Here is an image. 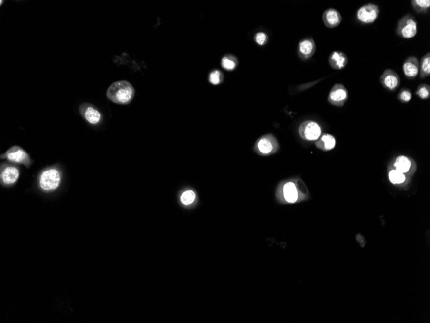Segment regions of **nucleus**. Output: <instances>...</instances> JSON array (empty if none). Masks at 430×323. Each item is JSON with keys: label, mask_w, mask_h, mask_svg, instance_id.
I'll return each instance as SVG.
<instances>
[{"label": "nucleus", "mask_w": 430, "mask_h": 323, "mask_svg": "<svg viewBox=\"0 0 430 323\" xmlns=\"http://www.w3.org/2000/svg\"><path fill=\"white\" fill-rule=\"evenodd\" d=\"M135 89L127 81H119L112 83L107 91L109 100L119 105H128L133 100Z\"/></svg>", "instance_id": "nucleus-1"}, {"label": "nucleus", "mask_w": 430, "mask_h": 323, "mask_svg": "<svg viewBox=\"0 0 430 323\" xmlns=\"http://www.w3.org/2000/svg\"><path fill=\"white\" fill-rule=\"evenodd\" d=\"M396 33L403 39H411L417 34V21L415 17L407 15L398 21Z\"/></svg>", "instance_id": "nucleus-2"}, {"label": "nucleus", "mask_w": 430, "mask_h": 323, "mask_svg": "<svg viewBox=\"0 0 430 323\" xmlns=\"http://www.w3.org/2000/svg\"><path fill=\"white\" fill-rule=\"evenodd\" d=\"M254 149L259 155L265 156L277 152L279 149V144L274 135H265L256 141Z\"/></svg>", "instance_id": "nucleus-3"}, {"label": "nucleus", "mask_w": 430, "mask_h": 323, "mask_svg": "<svg viewBox=\"0 0 430 323\" xmlns=\"http://www.w3.org/2000/svg\"><path fill=\"white\" fill-rule=\"evenodd\" d=\"M61 183V174L56 169L50 168L44 171L39 177V186L45 191L56 189Z\"/></svg>", "instance_id": "nucleus-4"}, {"label": "nucleus", "mask_w": 430, "mask_h": 323, "mask_svg": "<svg viewBox=\"0 0 430 323\" xmlns=\"http://www.w3.org/2000/svg\"><path fill=\"white\" fill-rule=\"evenodd\" d=\"M1 158L7 159L11 162L25 165L27 168L33 163L27 152L19 146L12 147L5 153L1 155Z\"/></svg>", "instance_id": "nucleus-5"}, {"label": "nucleus", "mask_w": 430, "mask_h": 323, "mask_svg": "<svg viewBox=\"0 0 430 323\" xmlns=\"http://www.w3.org/2000/svg\"><path fill=\"white\" fill-rule=\"evenodd\" d=\"M299 133L300 137L308 141H317L321 137V127L314 121H305L299 125Z\"/></svg>", "instance_id": "nucleus-6"}, {"label": "nucleus", "mask_w": 430, "mask_h": 323, "mask_svg": "<svg viewBox=\"0 0 430 323\" xmlns=\"http://www.w3.org/2000/svg\"><path fill=\"white\" fill-rule=\"evenodd\" d=\"M379 13L377 5L373 3L367 4L358 10L357 19L363 24L373 23L379 17Z\"/></svg>", "instance_id": "nucleus-7"}, {"label": "nucleus", "mask_w": 430, "mask_h": 323, "mask_svg": "<svg viewBox=\"0 0 430 323\" xmlns=\"http://www.w3.org/2000/svg\"><path fill=\"white\" fill-rule=\"evenodd\" d=\"M349 99V93L343 85L337 83L332 88L328 97L331 104L337 107H343Z\"/></svg>", "instance_id": "nucleus-8"}, {"label": "nucleus", "mask_w": 430, "mask_h": 323, "mask_svg": "<svg viewBox=\"0 0 430 323\" xmlns=\"http://www.w3.org/2000/svg\"><path fill=\"white\" fill-rule=\"evenodd\" d=\"M79 113L90 124L97 125L101 121L102 114L99 110L89 103H83L80 105Z\"/></svg>", "instance_id": "nucleus-9"}, {"label": "nucleus", "mask_w": 430, "mask_h": 323, "mask_svg": "<svg viewBox=\"0 0 430 323\" xmlns=\"http://www.w3.org/2000/svg\"><path fill=\"white\" fill-rule=\"evenodd\" d=\"M382 85L389 91H395L401 84V79L397 73L392 69H387L384 71L380 77Z\"/></svg>", "instance_id": "nucleus-10"}, {"label": "nucleus", "mask_w": 430, "mask_h": 323, "mask_svg": "<svg viewBox=\"0 0 430 323\" xmlns=\"http://www.w3.org/2000/svg\"><path fill=\"white\" fill-rule=\"evenodd\" d=\"M316 44L312 38H305L300 41L298 46V54L301 59L307 60L311 58L316 51Z\"/></svg>", "instance_id": "nucleus-11"}, {"label": "nucleus", "mask_w": 430, "mask_h": 323, "mask_svg": "<svg viewBox=\"0 0 430 323\" xmlns=\"http://www.w3.org/2000/svg\"><path fill=\"white\" fill-rule=\"evenodd\" d=\"M19 169L11 165H1V179L5 185L14 184L19 179Z\"/></svg>", "instance_id": "nucleus-12"}, {"label": "nucleus", "mask_w": 430, "mask_h": 323, "mask_svg": "<svg viewBox=\"0 0 430 323\" xmlns=\"http://www.w3.org/2000/svg\"><path fill=\"white\" fill-rule=\"evenodd\" d=\"M323 20L326 27L330 28V29H333L341 24L342 17L339 11L331 8V9L326 10L324 12Z\"/></svg>", "instance_id": "nucleus-13"}, {"label": "nucleus", "mask_w": 430, "mask_h": 323, "mask_svg": "<svg viewBox=\"0 0 430 323\" xmlns=\"http://www.w3.org/2000/svg\"><path fill=\"white\" fill-rule=\"evenodd\" d=\"M404 74L409 79H414L419 75V63L417 57H408L403 63Z\"/></svg>", "instance_id": "nucleus-14"}, {"label": "nucleus", "mask_w": 430, "mask_h": 323, "mask_svg": "<svg viewBox=\"0 0 430 323\" xmlns=\"http://www.w3.org/2000/svg\"><path fill=\"white\" fill-rule=\"evenodd\" d=\"M348 57L345 53L341 51H334L330 55L329 63L331 67L335 70H342L348 64Z\"/></svg>", "instance_id": "nucleus-15"}, {"label": "nucleus", "mask_w": 430, "mask_h": 323, "mask_svg": "<svg viewBox=\"0 0 430 323\" xmlns=\"http://www.w3.org/2000/svg\"><path fill=\"white\" fill-rule=\"evenodd\" d=\"M316 147L323 151L333 150L336 146L335 137L329 133H324L316 141Z\"/></svg>", "instance_id": "nucleus-16"}, {"label": "nucleus", "mask_w": 430, "mask_h": 323, "mask_svg": "<svg viewBox=\"0 0 430 323\" xmlns=\"http://www.w3.org/2000/svg\"><path fill=\"white\" fill-rule=\"evenodd\" d=\"M283 194L287 202L290 203L297 202L299 199V192L295 183L293 181L286 183L283 187Z\"/></svg>", "instance_id": "nucleus-17"}, {"label": "nucleus", "mask_w": 430, "mask_h": 323, "mask_svg": "<svg viewBox=\"0 0 430 323\" xmlns=\"http://www.w3.org/2000/svg\"><path fill=\"white\" fill-rule=\"evenodd\" d=\"M395 170L399 172L406 173L411 171L412 167H415V163L411 159L405 155H400L398 157L394 163Z\"/></svg>", "instance_id": "nucleus-18"}, {"label": "nucleus", "mask_w": 430, "mask_h": 323, "mask_svg": "<svg viewBox=\"0 0 430 323\" xmlns=\"http://www.w3.org/2000/svg\"><path fill=\"white\" fill-rule=\"evenodd\" d=\"M420 77L421 78H425L430 75V54L429 52L426 54L421 61L419 64Z\"/></svg>", "instance_id": "nucleus-19"}, {"label": "nucleus", "mask_w": 430, "mask_h": 323, "mask_svg": "<svg viewBox=\"0 0 430 323\" xmlns=\"http://www.w3.org/2000/svg\"><path fill=\"white\" fill-rule=\"evenodd\" d=\"M238 63L239 62H238L237 57L233 55H225L221 61L222 67L227 71H231L235 69L237 67Z\"/></svg>", "instance_id": "nucleus-20"}, {"label": "nucleus", "mask_w": 430, "mask_h": 323, "mask_svg": "<svg viewBox=\"0 0 430 323\" xmlns=\"http://www.w3.org/2000/svg\"><path fill=\"white\" fill-rule=\"evenodd\" d=\"M411 3L413 9L419 13H427L430 9V0H412Z\"/></svg>", "instance_id": "nucleus-21"}, {"label": "nucleus", "mask_w": 430, "mask_h": 323, "mask_svg": "<svg viewBox=\"0 0 430 323\" xmlns=\"http://www.w3.org/2000/svg\"><path fill=\"white\" fill-rule=\"evenodd\" d=\"M389 179L393 184H402L406 180V176L404 173L399 172L395 169L389 172Z\"/></svg>", "instance_id": "nucleus-22"}, {"label": "nucleus", "mask_w": 430, "mask_h": 323, "mask_svg": "<svg viewBox=\"0 0 430 323\" xmlns=\"http://www.w3.org/2000/svg\"><path fill=\"white\" fill-rule=\"evenodd\" d=\"M224 76L219 70H214L209 76V81L211 84L217 85L223 82Z\"/></svg>", "instance_id": "nucleus-23"}, {"label": "nucleus", "mask_w": 430, "mask_h": 323, "mask_svg": "<svg viewBox=\"0 0 430 323\" xmlns=\"http://www.w3.org/2000/svg\"><path fill=\"white\" fill-rule=\"evenodd\" d=\"M195 193L192 190H187L184 192L181 197V202L185 205H191L195 200Z\"/></svg>", "instance_id": "nucleus-24"}, {"label": "nucleus", "mask_w": 430, "mask_h": 323, "mask_svg": "<svg viewBox=\"0 0 430 323\" xmlns=\"http://www.w3.org/2000/svg\"><path fill=\"white\" fill-rule=\"evenodd\" d=\"M416 95L423 99H429L430 95V87L427 84H421L418 87Z\"/></svg>", "instance_id": "nucleus-25"}, {"label": "nucleus", "mask_w": 430, "mask_h": 323, "mask_svg": "<svg viewBox=\"0 0 430 323\" xmlns=\"http://www.w3.org/2000/svg\"><path fill=\"white\" fill-rule=\"evenodd\" d=\"M412 97L411 92L408 89H403L399 92L398 98L403 103H408L411 100Z\"/></svg>", "instance_id": "nucleus-26"}, {"label": "nucleus", "mask_w": 430, "mask_h": 323, "mask_svg": "<svg viewBox=\"0 0 430 323\" xmlns=\"http://www.w3.org/2000/svg\"><path fill=\"white\" fill-rule=\"evenodd\" d=\"M254 39L258 45L263 46L267 43L269 37L267 34L263 33V32H259V33L256 34Z\"/></svg>", "instance_id": "nucleus-27"}, {"label": "nucleus", "mask_w": 430, "mask_h": 323, "mask_svg": "<svg viewBox=\"0 0 430 323\" xmlns=\"http://www.w3.org/2000/svg\"><path fill=\"white\" fill-rule=\"evenodd\" d=\"M3 1H1V5H2V3H3Z\"/></svg>", "instance_id": "nucleus-28"}]
</instances>
